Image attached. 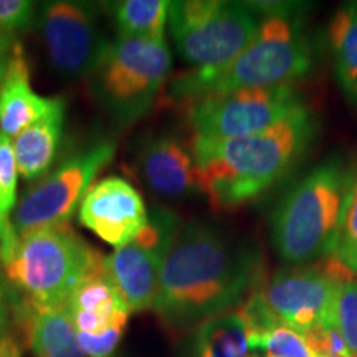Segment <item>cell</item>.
<instances>
[{
	"instance_id": "obj_1",
	"label": "cell",
	"mask_w": 357,
	"mask_h": 357,
	"mask_svg": "<svg viewBox=\"0 0 357 357\" xmlns=\"http://www.w3.org/2000/svg\"><path fill=\"white\" fill-rule=\"evenodd\" d=\"M261 275V255L252 245L189 222L164 258L153 310L171 329H189L238 307Z\"/></svg>"
},
{
	"instance_id": "obj_2",
	"label": "cell",
	"mask_w": 357,
	"mask_h": 357,
	"mask_svg": "<svg viewBox=\"0 0 357 357\" xmlns=\"http://www.w3.org/2000/svg\"><path fill=\"white\" fill-rule=\"evenodd\" d=\"M314 134V118L306 108L252 136L227 141L192 137L202 195L220 211L253 202L296 164Z\"/></svg>"
},
{
	"instance_id": "obj_3",
	"label": "cell",
	"mask_w": 357,
	"mask_h": 357,
	"mask_svg": "<svg viewBox=\"0 0 357 357\" xmlns=\"http://www.w3.org/2000/svg\"><path fill=\"white\" fill-rule=\"evenodd\" d=\"M248 6L255 12H266L248 47L215 73L200 75L189 70L178 75L171 83L174 98L192 102L238 89L283 86L310 73L311 47L303 22L294 17V3L253 2Z\"/></svg>"
},
{
	"instance_id": "obj_4",
	"label": "cell",
	"mask_w": 357,
	"mask_h": 357,
	"mask_svg": "<svg viewBox=\"0 0 357 357\" xmlns=\"http://www.w3.org/2000/svg\"><path fill=\"white\" fill-rule=\"evenodd\" d=\"M354 172L329 158L281 199L271 217V238L283 261L301 266L333 255Z\"/></svg>"
},
{
	"instance_id": "obj_5",
	"label": "cell",
	"mask_w": 357,
	"mask_h": 357,
	"mask_svg": "<svg viewBox=\"0 0 357 357\" xmlns=\"http://www.w3.org/2000/svg\"><path fill=\"white\" fill-rule=\"evenodd\" d=\"M105 255L70 225L43 229L20 236L12 257L2 265L6 280L26 305L65 307L79 281L102 270Z\"/></svg>"
},
{
	"instance_id": "obj_6",
	"label": "cell",
	"mask_w": 357,
	"mask_h": 357,
	"mask_svg": "<svg viewBox=\"0 0 357 357\" xmlns=\"http://www.w3.org/2000/svg\"><path fill=\"white\" fill-rule=\"evenodd\" d=\"M171 66L164 40L118 37L86 78L88 93L114 121L131 124L153 108Z\"/></svg>"
},
{
	"instance_id": "obj_7",
	"label": "cell",
	"mask_w": 357,
	"mask_h": 357,
	"mask_svg": "<svg viewBox=\"0 0 357 357\" xmlns=\"http://www.w3.org/2000/svg\"><path fill=\"white\" fill-rule=\"evenodd\" d=\"M260 17L248 3L225 0H177L169 6L177 53L190 70L211 75L225 68L255 37Z\"/></svg>"
},
{
	"instance_id": "obj_8",
	"label": "cell",
	"mask_w": 357,
	"mask_h": 357,
	"mask_svg": "<svg viewBox=\"0 0 357 357\" xmlns=\"http://www.w3.org/2000/svg\"><path fill=\"white\" fill-rule=\"evenodd\" d=\"M114 153V142H96L71 154L48 176L40 178L17 204L13 213L17 238L43 229L70 225L98 174L113 160Z\"/></svg>"
},
{
	"instance_id": "obj_9",
	"label": "cell",
	"mask_w": 357,
	"mask_h": 357,
	"mask_svg": "<svg viewBox=\"0 0 357 357\" xmlns=\"http://www.w3.org/2000/svg\"><path fill=\"white\" fill-rule=\"evenodd\" d=\"M303 109L306 102L291 84L208 95L190 102L192 137L227 141L252 136Z\"/></svg>"
},
{
	"instance_id": "obj_10",
	"label": "cell",
	"mask_w": 357,
	"mask_h": 357,
	"mask_svg": "<svg viewBox=\"0 0 357 357\" xmlns=\"http://www.w3.org/2000/svg\"><path fill=\"white\" fill-rule=\"evenodd\" d=\"M181 225L172 211L154 207L141 234L126 247L105 257V275L131 312L153 307L160 268Z\"/></svg>"
},
{
	"instance_id": "obj_11",
	"label": "cell",
	"mask_w": 357,
	"mask_h": 357,
	"mask_svg": "<svg viewBox=\"0 0 357 357\" xmlns=\"http://www.w3.org/2000/svg\"><path fill=\"white\" fill-rule=\"evenodd\" d=\"M38 24L48 61L65 78H88L109 47L91 3L47 2L40 8Z\"/></svg>"
},
{
	"instance_id": "obj_12",
	"label": "cell",
	"mask_w": 357,
	"mask_h": 357,
	"mask_svg": "<svg viewBox=\"0 0 357 357\" xmlns=\"http://www.w3.org/2000/svg\"><path fill=\"white\" fill-rule=\"evenodd\" d=\"M341 284L321 263H316L278 271L266 281L260 294L280 321L305 334L316 326H337L336 298Z\"/></svg>"
},
{
	"instance_id": "obj_13",
	"label": "cell",
	"mask_w": 357,
	"mask_h": 357,
	"mask_svg": "<svg viewBox=\"0 0 357 357\" xmlns=\"http://www.w3.org/2000/svg\"><path fill=\"white\" fill-rule=\"evenodd\" d=\"M141 194L123 177H105L93 184L79 205V222L113 248L131 243L147 225Z\"/></svg>"
},
{
	"instance_id": "obj_14",
	"label": "cell",
	"mask_w": 357,
	"mask_h": 357,
	"mask_svg": "<svg viewBox=\"0 0 357 357\" xmlns=\"http://www.w3.org/2000/svg\"><path fill=\"white\" fill-rule=\"evenodd\" d=\"M137 169L144 184L164 199L202 194L192 151L174 134L147 137L137 153Z\"/></svg>"
},
{
	"instance_id": "obj_15",
	"label": "cell",
	"mask_w": 357,
	"mask_h": 357,
	"mask_svg": "<svg viewBox=\"0 0 357 357\" xmlns=\"http://www.w3.org/2000/svg\"><path fill=\"white\" fill-rule=\"evenodd\" d=\"M61 98H45L33 91L24 50L13 45L0 84V132L8 139L17 137L56 108Z\"/></svg>"
},
{
	"instance_id": "obj_16",
	"label": "cell",
	"mask_w": 357,
	"mask_h": 357,
	"mask_svg": "<svg viewBox=\"0 0 357 357\" xmlns=\"http://www.w3.org/2000/svg\"><path fill=\"white\" fill-rule=\"evenodd\" d=\"M66 310L78 334H105L126 329L131 311L111 284L105 270L86 276L71 293Z\"/></svg>"
},
{
	"instance_id": "obj_17",
	"label": "cell",
	"mask_w": 357,
	"mask_h": 357,
	"mask_svg": "<svg viewBox=\"0 0 357 357\" xmlns=\"http://www.w3.org/2000/svg\"><path fill=\"white\" fill-rule=\"evenodd\" d=\"M13 311L35 357H88L79 346L66 306L42 310L15 301Z\"/></svg>"
},
{
	"instance_id": "obj_18",
	"label": "cell",
	"mask_w": 357,
	"mask_h": 357,
	"mask_svg": "<svg viewBox=\"0 0 357 357\" xmlns=\"http://www.w3.org/2000/svg\"><path fill=\"white\" fill-rule=\"evenodd\" d=\"M63 123L65 101L61 100L52 113L13 137L12 147L19 176L26 181H37L48 172L60 147Z\"/></svg>"
},
{
	"instance_id": "obj_19",
	"label": "cell",
	"mask_w": 357,
	"mask_h": 357,
	"mask_svg": "<svg viewBox=\"0 0 357 357\" xmlns=\"http://www.w3.org/2000/svg\"><path fill=\"white\" fill-rule=\"evenodd\" d=\"M328 35L339 88L357 108V2L344 3L334 13Z\"/></svg>"
},
{
	"instance_id": "obj_20",
	"label": "cell",
	"mask_w": 357,
	"mask_h": 357,
	"mask_svg": "<svg viewBox=\"0 0 357 357\" xmlns=\"http://www.w3.org/2000/svg\"><path fill=\"white\" fill-rule=\"evenodd\" d=\"M194 357H252L248 329L238 307L197 326Z\"/></svg>"
},
{
	"instance_id": "obj_21",
	"label": "cell",
	"mask_w": 357,
	"mask_h": 357,
	"mask_svg": "<svg viewBox=\"0 0 357 357\" xmlns=\"http://www.w3.org/2000/svg\"><path fill=\"white\" fill-rule=\"evenodd\" d=\"M167 0H123L113 3L118 37L164 40L169 22Z\"/></svg>"
},
{
	"instance_id": "obj_22",
	"label": "cell",
	"mask_w": 357,
	"mask_h": 357,
	"mask_svg": "<svg viewBox=\"0 0 357 357\" xmlns=\"http://www.w3.org/2000/svg\"><path fill=\"white\" fill-rule=\"evenodd\" d=\"M17 184H19V169H17L12 141L0 132V261L2 265L8 261L19 242L13 230Z\"/></svg>"
},
{
	"instance_id": "obj_23",
	"label": "cell",
	"mask_w": 357,
	"mask_h": 357,
	"mask_svg": "<svg viewBox=\"0 0 357 357\" xmlns=\"http://www.w3.org/2000/svg\"><path fill=\"white\" fill-rule=\"evenodd\" d=\"M248 341L252 357H314L303 334L283 321H276L265 333Z\"/></svg>"
},
{
	"instance_id": "obj_24",
	"label": "cell",
	"mask_w": 357,
	"mask_h": 357,
	"mask_svg": "<svg viewBox=\"0 0 357 357\" xmlns=\"http://www.w3.org/2000/svg\"><path fill=\"white\" fill-rule=\"evenodd\" d=\"M334 255L347 270L357 275V174L347 194Z\"/></svg>"
},
{
	"instance_id": "obj_25",
	"label": "cell",
	"mask_w": 357,
	"mask_h": 357,
	"mask_svg": "<svg viewBox=\"0 0 357 357\" xmlns=\"http://www.w3.org/2000/svg\"><path fill=\"white\" fill-rule=\"evenodd\" d=\"M336 324L347 349L357 356V280L346 281L337 289Z\"/></svg>"
},
{
	"instance_id": "obj_26",
	"label": "cell",
	"mask_w": 357,
	"mask_h": 357,
	"mask_svg": "<svg viewBox=\"0 0 357 357\" xmlns=\"http://www.w3.org/2000/svg\"><path fill=\"white\" fill-rule=\"evenodd\" d=\"M305 341L314 357H349L351 351L347 349L344 339L339 333L337 326L333 328H316L303 334Z\"/></svg>"
},
{
	"instance_id": "obj_27",
	"label": "cell",
	"mask_w": 357,
	"mask_h": 357,
	"mask_svg": "<svg viewBox=\"0 0 357 357\" xmlns=\"http://www.w3.org/2000/svg\"><path fill=\"white\" fill-rule=\"evenodd\" d=\"M37 7L30 0H0V29L12 35L30 29Z\"/></svg>"
},
{
	"instance_id": "obj_28",
	"label": "cell",
	"mask_w": 357,
	"mask_h": 357,
	"mask_svg": "<svg viewBox=\"0 0 357 357\" xmlns=\"http://www.w3.org/2000/svg\"><path fill=\"white\" fill-rule=\"evenodd\" d=\"M8 324H10V305H8L6 275H3L2 261H0V339L8 334Z\"/></svg>"
},
{
	"instance_id": "obj_29",
	"label": "cell",
	"mask_w": 357,
	"mask_h": 357,
	"mask_svg": "<svg viewBox=\"0 0 357 357\" xmlns=\"http://www.w3.org/2000/svg\"><path fill=\"white\" fill-rule=\"evenodd\" d=\"M0 357H22L20 342L10 334L0 339Z\"/></svg>"
},
{
	"instance_id": "obj_30",
	"label": "cell",
	"mask_w": 357,
	"mask_h": 357,
	"mask_svg": "<svg viewBox=\"0 0 357 357\" xmlns=\"http://www.w3.org/2000/svg\"><path fill=\"white\" fill-rule=\"evenodd\" d=\"M12 35H8L0 29V56H7L12 52Z\"/></svg>"
},
{
	"instance_id": "obj_31",
	"label": "cell",
	"mask_w": 357,
	"mask_h": 357,
	"mask_svg": "<svg viewBox=\"0 0 357 357\" xmlns=\"http://www.w3.org/2000/svg\"><path fill=\"white\" fill-rule=\"evenodd\" d=\"M7 60H8V55H7V56H0V84H2L3 75H6V68H7Z\"/></svg>"
}]
</instances>
